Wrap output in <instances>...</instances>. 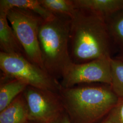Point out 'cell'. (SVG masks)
Here are the masks:
<instances>
[{
	"label": "cell",
	"instance_id": "cell-5",
	"mask_svg": "<svg viewBox=\"0 0 123 123\" xmlns=\"http://www.w3.org/2000/svg\"><path fill=\"white\" fill-rule=\"evenodd\" d=\"M7 18L22 46L26 58L44 70L38 37V26L43 18L31 11L18 8L8 10Z\"/></svg>",
	"mask_w": 123,
	"mask_h": 123
},
{
	"label": "cell",
	"instance_id": "cell-8",
	"mask_svg": "<svg viewBox=\"0 0 123 123\" xmlns=\"http://www.w3.org/2000/svg\"><path fill=\"white\" fill-rule=\"evenodd\" d=\"M75 8L86 10L105 21L123 10V0H73Z\"/></svg>",
	"mask_w": 123,
	"mask_h": 123
},
{
	"label": "cell",
	"instance_id": "cell-7",
	"mask_svg": "<svg viewBox=\"0 0 123 123\" xmlns=\"http://www.w3.org/2000/svg\"><path fill=\"white\" fill-rule=\"evenodd\" d=\"M110 58H102L87 62H73L64 73L60 83L63 88L94 83L110 86L111 82Z\"/></svg>",
	"mask_w": 123,
	"mask_h": 123
},
{
	"label": "cell",
	"instance_id": "cell-18",
	"mask_svg": "<svg viewBox=\"0 0 123 123\" xmlns=\"http://www.w3.org/2000/svg\"><path fill=\"white\" fill-rule=\"evenodd\" d=\"M98 123H115L111 119L110 117L108 115L105 118L103 119L101 122Z\"/></svg>",
	"mask_w": 123,
	"mask_h": 123
},
{
	"label": "cell",
	"instance_id": "cell-20",
	"mask_svg": "<svg viewBox=\"0 0 123 123\" xmlns=\"http://www.w3.org/2000/svg\"><path fill=\"white\" fill-rule=\"evenodd\" d=\"M116 58L123 61V53H122L119 57H117Z\"/></svg>",
	"mask_w": 123,
	"mask_h": 123
},
{
	"label": "cell",
	"instance_id": "cell-19",
	"mask_svg": "<svg viewBox=\"0 0 123 123\" xmlns=\"http://www.w3.org/2000/svg\"><path fill=\"white\" fill-rule=\"evenodd\" d=\"M26 123H42V122H37V121H33V120H28Z\"/></svg>",
	"mask_w": 123,
	"mask_h": 123
},
{
	"label": "cell",
	"instance_id": "cell-4",
	"mask_svg": "<svg viewBox=\"0 0 123 123\" xmlns=\"http://www.w3.org/2000/svg\"><path fill=\"white\" fill-rule=\"evenodd\" d=\"M0 69L7 78L22 80L28 86L59 93L60 82L24 56L0 52Z\"/></svg>",
	"mask_w": 123,
	"mask_h": 123
},
{
	"label": "cell",
	"instance_id": "cell-13",
	"mask_svg": "<svg viewBox=\"0 0 123 123\" xmlns=\"http://www.w3.org/2000/svg\"><path fill=\"white\" fill-rule=\"evenodd\" d=\"M42 5L53 14L72 18L76 8L73 0H39Z\"/></svg>",
	"mask_w": 123,
	"mask_h": 123
},
{
	"label": "cell",
	"instance_id": "cell-17",
	"mask_svg": "<svg viewBox=\"0 0 123 123\" xmlns=\"http://www.w3.org/2000/svg\"><path fill=\"white\" fill-rule=\"evenodd\" d=\"M49 123H71L65 111Z\"/></svg>",
	"mask_w": 123,
	"mask_h": 123
},
{
	"label": "cell",
	"instance_id": "cell-3",
	"mask_svg": "<svg viewBox=\"0 0 123 123\" xmlns=\"http://www.w3.org/2000/svg\"><path fill=\"white\" fill-rule=\"evenodd\" d=\"M54 15L49 20L42 19L38 37L44 70L58 80L73 63L69 50L71 18Z\"/></svg>",
	"mask_w": 123,
	"mask_h": 123
},
{
	"label": "cell",
	"instance_id": "cell-2",
	"mask_svg": "<svg viewBox=\"0 0 123 123\" xmlns=\"http://www.w3.org/2000/svg\"><path fill=\"white\" fill-rule=\"evenodd\" d=\"M59 94L71 123H99L119 100L110 86L105 84L62 87Z\"/></svg>",
	"mask_w": 123,
	"mask_h": 123
},
{
	"label": "cell",
	"instance_id": "cell-6",
	"mask_svg": "<svg viewBox=\"0 0 123 123\" xmlns=\"http://www.w3.org/2000/svg\"><path fill=\"white\" fill-rule=\"evenodd\" d=\"M22 93L30 120L49 123L65 111L58 92L28 86Z\"/></svg>",
	"mask_w": 123,
	"mask_h": 123
},
{
	"label": "cell",
	"instance_id": "cell-12",
	"mask_svg": "<svg viewBox=\"0 0 123 123\" xmlns=\"http://www.w3.org/2000/svg\"><path fill=\"white\" fill-rule=\"evenodd\" d=\"M13 8L31 11L45 20L52 18L55 15L45 9L40 3L39 0H0V12L7 13L8 10Z\"/></svg>",
	"mask_w": 123,
	"mask_h": 123
},
{
	"label": "cell",
	"instance_id": "cell-1",
	"mask_svg": "<svg viewBox=\"0 0 123 123\" xmlns=\"http://www.w3.org/2000/svg\"><path fill=\"white\" fill-rule=\"evenodd\" d=\"M111 41L103 18L87 10L76 8L71 18L69 37L73 62L80 64L111 57Z\"/></svg>",
	"mask_w": 123,
	"mask_h": 123
},
{
	"label": "cell",
	"instance_id": "cell-11",
	"mask_svg": "<svg viewBox=\"0 0 123 123\" xmlns=\"http://www.w3.org/2000/svg\"><path fill=\"white\" fill-rule=\"evenodd\" d=\"M28 85L19 79L0 75V111L7 106L25 90Z\"/></svg>",
	"mask_w": 123,
	"mask_h": 123
},
{
	"label": "cell",
	"instance_id": "cell-9",
	"mask_svg": "<svg viewBox=\"0 0 123 123\" xmlns=\"http://www.w3.org/2000/svg\"><path fill=\"white\" fill-rule=\"evenodd\" d=\"M0 49L2 53L26 57L22 45L8 24L7 13L2 12H0Z\"/></svg>",
	"mask_w": 123,
	"mask_h": 123
},
{
	"label": "cell",
	"instance_id": "cell-10",
	"mask_svg": "<svg viewBox=\"0 0 123 123\" xmlns=\"http://www.w3.org/2000/svg\"><path fill=\"white\" fill-rule=\"evenodd\" d=\"M28 120V108L22 93L0 111V123H26Z\"/></svg>",
	"mask_w": 123,
	"mask_h": 123
},
{
	"label": "cell",
	"instance_id": "cell-14",
	"mask_svg": "<svg viewBox=\"0 0 123 123\" xmlns=\"http://www.w3.org/2000/svg\"><path fill=\"white\" fill-rule=\"evenodd\" d=\"M110 86L111 89L119 98H123V61L111 58Z\"/></svg>",
	"mask_w": 123,
	"mask_h": 123
},
{
	"label": "cell",
	"instance_id": "cell-16",
	"mask_svg": "<svg viewBox=\"0 0 123 123\" xmlns=\"http://www.w3.org/2000/svg\"><path fill=\"white\" fill-rule=\"evenodd\" d=\"M108 115L115 123H123V98H119L117 105Z\"/></svg>",
	"mask_w": 123,
	"mask_h": 123
},
{
	"label": "cell",
	"instance_id": "cell-15",
	"mask_svg": "<svg viewBox=\"0 0 123 123\" xmlns=\"http://www.w3.org/2000/svg\"><path fill=\"white\" fill-rule=\"evenodd\" d=\"M106 22L111 39L123 48V10L108 19Z\"/></svg>",
	"mask_w": 123,
	"mask_h": 123
}]
</instances>
